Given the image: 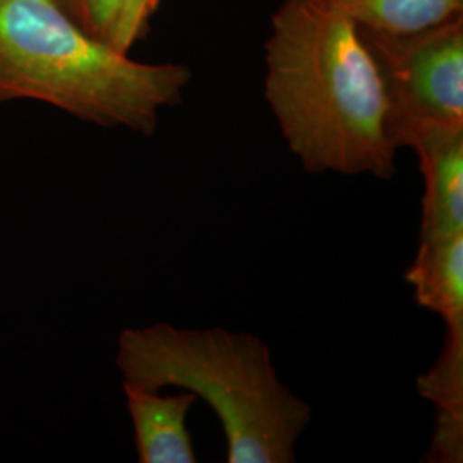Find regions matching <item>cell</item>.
Wrapping results in <instances>:
<instances>
[{"mask_svg":"<svg viewBox=\"0 0 463 463\" xmlns=\"http://www.w3.org/2000/svg\"><path fill=\"white\" fill-rule=\"evenodd\" d=\"M193 78L86 33L52 0H0V105L34 99L99 128L151 136Z\"/></svg>","mask_w":463,"mask_h":463,"instance_id":"obj_2","label":"cell"},{"mask_svg":"<svg viewBox=\"0 0 463 463\" xmlns=\"http://www.w3.org/2000/svg\"><path fill=\"white\" fill-rule=\"evenodd\" d=\"M124 383L183 388L215 412L229 463H294L313 411L279 376L271 350L246 331L177 328L156 323L128 328L117 340Z\"/></svg>","mask_w":463,"mask_h":463,"instance_id":"obj_3","label":"cell"},{"mask_svg":"<svg viewBox=\"0 0 463 463\" xmlns=\"http://www.w3.org/2000/svg\"><path fill=\"white\" fill-rule=\"evenodd\" d=\"M265 64L266 101L306 172L395 175L380 72L350 17L326 0H281Z\"/></svg>","mask_w":463,"mask_h":463,"instance_id":"obj_1","label":"cell"},{"mask_svg":"<svg viewBox=\"0 0 463 463\" xmlns=\"http://www.w3.org/2000/svg\"><path fill=\"white\" fill-rule=\"evenodd\" d=\"M160 0H122L112 45L129 53L134 45L148 32L149 19L156 13Z\"/></svg>","mask_w":463,"mask_h":463,"instance_id":"obj_10","label":"cell"},{"mask_svg":"<svg viewBox=\"0 0 463 463\" xmlns=\"http://www.w3.org/2000/svg\"><path fill=\"white\" fill-rule=\"evenodd\" d=\"M80 28L99 40L112 43L122 0H52Z\"/></svg>","mask_w":463,"mask_h":463,"instance_id":"obj_9","label":"cell"},{"mask_svg":"<svg viewBox=\"0 0 463 463\" xmlns=\"http://www.w3.org/2000/svg\"><path fill=\"white\" fill-rule=\"evenodd\" d=\"M405 280L420 307L441 316L447 328L463 326V235L419 242Z\"/></svg>","mask_w":463,"mask_h":463,"instance_id":"obj_7","label":"cell"},{"mask_svg":"<svg viewBox=\"0 0 463 463\" xmlns=\"http://www.w3.org/2000/svg\"><path fill=\"white\" fill-rule=\"evenodd\" d=\"M359 32L380 72L397 149L463 133V16L415 33Z\"/></svg>","mask_w":463,"mask_h":463,"instance_id":"obj_4","label":"cell"},{"mask_svg":"<svg viewBox=\"0 0 463 463\" xmlns=\"http://www.w3.org/2000/svg\"><path fill=\"white\" fill-rule=\"evenodd\" d=\"M359 28L415 33L463 16V0H326Z\"/></svg>","mask_w":463,"mask_h":463,"instance_id":"obj_8","label":"cell"},{"mask_svg":"<svg viewBox=\"0 0 463 463\" xmlns=\"http://www.w3.org/2000/svg\"><path fill=\"white\" fill-rule=\"evenodd\" d=\"M126 405L134 426L137 460L141 463H196L198 457L187 430V415L198 398L183 390L162 395L131 383H124Z\"/></svg>","mask_w":463,"mask_h":463,"instance_id":"obj_5","label":"cell"},{"mask_svg":"<svg viewBox=\"0 0 463 463\" xmlns=\"http://www.w3.org/2000/svg\"><path fill=\"white\" fill-rule=\"evenodd\" d=\"M424 177L419 242L463 235V133L415 149Z\"/></svg>","mask_w":463,"mask_h":463,"instance_id":"obj_6","label":"cell"}]
</instances>
